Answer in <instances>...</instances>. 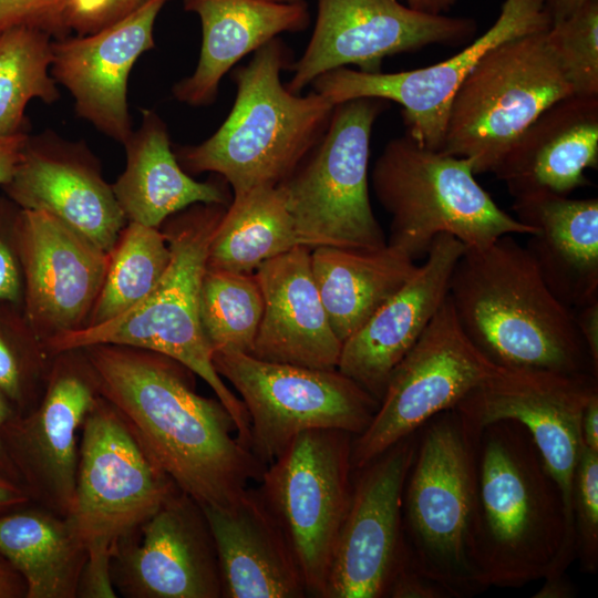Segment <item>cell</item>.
<instances>
[{
	"label": "cell",
	"instance_id": "22",
	"mask_svg": "<svg viewBox=\"0 0 598 598\" xmlns=\"http://www.w3.org/2000/svg\"><path fill=\"white\" fill-rule=\"evenodd\" d=\"M167 1L148 0L96 32L52 40L50 72L70 92L76 115L121 144L133 133L130 73L155 48L154 24Z\"/></svg>",
	"mask_w": 598,
	"mask_h": 598
},
{
	"label": "cell",
	"instance_id": "29",
	"mask_svg": "<svg viewBox=\"0 0 598 598\" xmlns=\"http://www.w3.org/2000/svg\"><path fill=\"white\" fill-rule=\"evenodd\" d=\"M123 145L126 165L112 188L127 221L161 228L192 205L230 204L224 186L197 182L182 168L166 123L155 111L142 110L138 130Z\"/></svg>",
	"mask_w": 598,
	"mask_h": 598
},
{
	"label": "cell",
	"instance_id": "32",
	"mask_svg": "<svg viewBox=\"0 0 598 598\" xmlns=\"http://www.w3.org/2000/svg\"><path fill=\"white\" fill-rule=\"evenodd\" d=\"M302 246L279 186L234 196L208 247L206 267L254 274L265 261Z\"/></svg>",
	"mask_w": 598,
	"mask_h": 598
},
{
	"label": "cell",
	"instance_id": "21",
	"mask_svg": "<svg viewBox=\"0 0 598 598\" xmlns=\"http://www.w3.org/2000/svg\"><path fill=\"white\" fill-rule=\"evenodd\" d=\"M2 187L20 209L45 212L106 252L127 224L86 143L64 140L51 130L29 136Z\"/></svg>",
	"mask_w": 598,
	"mask_h": 598
},
{
	"label": "cell",
	"instance_id": "49",
	"mask_svg": "<svg viewBox=\"0 0 598 598\" xmlns=\"http://www.w3.org/2000/svg\"><path fill=\"white\" fill-rule=\"evenodd\" d=\"M576 596V589L567 577L546 578L543 587L534 595L535 598H570Z\"/></svg>",
	"mask_w": 598,
	"mask_h": 598
},
{
	"label": "cell",
	"instance_id": "5",
	"mask_svg": "<svg viewBox=\"0 0 598 598\" xmlns=\"http://www.w3.org/2000/svg\"><path fill=\"white\" fill-rule=\"evenodd\" d=\"M226 207L195 204L167 218L161 227L171 249V261L152 292L116 318L54 337L45 347L55 355L93 344H118L178 361L210 386L233 416L237 439L250 450L247 410L216 372L199 318V288L208 247Z\"/></svg>",
	"mask_w": 598,
	"mask_h": 598
},
{
	"label": "cell",
	"instance_id": "45",
	"mask_svg": "<svg viewBox=\"0 0 598 598\" xmlns=\"http://www.w3.org/2000/svg\"><path fill=\"white\" fill-rule=\"evenodd\" d=\"M27 590L23 577L0 554V598H27Z\"/></svg>",
	"mask_w": 598,
	"mask_h": 598
},
{
	"label": "cell",
	"instance_id": "20",
	"mask_svg": "<svg viewBox=\"0 0 598 598\" xmlns=\"http://www.w3.org/2000/svg\"><path fill=\"white\" fill-rule=\"evenodd\" d=\"M14 229L24 318L45 346L50 339L86 324L110 252L41 210L19 208Z\"/></svg>",
	"mask_w": 598,
	"mask_h": 598
},
{
	"label": "cell",
	"instance_id": "41",
	"mask_svg": "<svg viewBox=\"0 0 598 598\" xmlns=\"http://www.w3.org/2000/svg\"><path fill=\"white\" fill-rule=\"evenodd\" d=\"M148 0H72L65 16L68 29L76 34L96 32L131 12Z\"/></svg>",
	"mask_w": 598,
	"mask_h": 598
},
{
	"label": "cell",
	"instance_id": "13",
	"mask_svg": "<svg viewBox=\"0 0 598 598\" xmlns=\"http://www.w3.org/2000/svg\"><path fill=\"white\" fill-rule=\"evenodd\" d=\"M597 393V377L591 373L497 365L454 408L478 430L495 421L514 420L532 435L560 489L565 509V546L549 577L564 576L576 558L571 496L584 446L580 420Z\"/></svg>",
	"mask_w": 598,
	"mask_h": 598
},
{
	"label": "cell",
	"instance_id": "38",
	"mask_svg": "<svg viewBox=\"0 0 598 598\" xmlns=\"http://www.w3.org/2000/svg\"><path fill=\"white\" fill-rule=\"evenodd\" d=\"M575 557L582 571L598 568V453L585 446L577 463L571 496Z\"/></svg>",
	"mask_w": 598,
	"mask_h": 598
},
{
	"label": "cell",
	"instance_id": "17",
	"mask_svg": "<svg viewBox=\"0 0 598 598\" xmlns=\"http://www.w3.org/2000/svg\"><path fill=\"white\" fill-rule=\"evenodd\" d=\"M81 349L55 354L43 395L3 426L6 452L30 501L70 516L82 424L99 396Z\"/></svg>",
	"mask_w": 598,
	"mask_h": 598
},
{
	"label": "cell",
	"instance_id": "4",
	"mask_svg": "<svg viewBox=\"0 0 598 598\" xmlns=\"http://www.w3.org/2000/svg\"><path fill=\"white\" fill-rule=\"evenodd\" d=\"M291 60L277 37L233 71L236 97L226 120L204 142L174 151L187 174L215 173L234 196L278 186L292 174L324 135L334 104L315 91L291 93L281 83Z\"/></svg>",
	"mask_w": 598,
	"mask_h": 598
},
{
	"label": "cell",
	"instance_id": "16",
	"mask_svg": "<svg viewBox=\"0 0 598 598\" xmlns=\"http://www.w3.org/2000/svg\"><path fill=\"white\" fill-rule=\"evenodd\" d=\"M550 25L545 0H505L492 27L444 61L393 73L338 68L322 73L311 85L334 105L357 97L400 104L405 133L422 146L441 151L454 95L481 58L505 41Z\"/></svg>",
	"mask_w": 598,
	"mask_h": 598
},
{
	"label": "cell",
	"instance_id": "35",
	"mask_svg": "<svg viewBox=\"0 0 598 598\" xmlns=\"http://www.w3.org/2000/svg\"><path fill=\"white\" fill-rule=\"evenodd\" d=\"M264 312L255 274L207 268L199 288V318L212 351L250 354Z\"/></svg>",
	"mask_w": 598,
	"mask_h": 598
},
{
	"label": "cell",
	"instance_id": "43",
	"mask_svg": "<svg viewBox=\"0 0 598 598\" xmlns=\"http://www.w3.org/2000/svg\"><path fill=\"white\" fill-rule=\"evenodd\" d=\"M574 313L594 371L598 374V299L576 309Z\"/></svg>",
	"mask_w": 598,
	"mask_h": 598
},
{
	"label": "cell",
	"instance_id": "7",
	"mask_svg": "<svg viewBox=\"0 0 598 598\" xmlns=\"http://www.w3.org/2000/svg\"><path fill=\"white\" fill-rule=\"evenodd\" d=\"M371 184L391 216L386 243L413 260L443 234L467 248L485 247L505 235L534 234L478 184L470 159L424 147L406 133L386 143Z\"/></svg>",
	"mask_w": 598,
	"mask_h": 598
},
{
	"label": "cell",
	"instance_id": "51",
	"mask_svg": "<svg viewBox=\"0 0 598 598\" xmlns=\"http://www.w3.org/2000/svg\"><path fill=\"white\" fill-rule=\"evenodd\" d=\"M457 0H406V4L430 14H447Z\"/></svg>",
	"mask_w": 598,
	"mask_h": 598
},
{
	"label": "cell",
	"instance_id": "30",
	"mask_svg": "<svg viewBox=\"0 0 598 598\" xmlns=\"http://www.w3.org/2000/svg\"><path fill=\"white\" fill-rule=\"evenodd\" d=\"M417 265L386 244L375 250L311 249V269L329 322L341 342L414 274Z\"/></svg>",
	"mask_w": 598,
	"mask_h": 598
},
{
	"label": "cell",
	"instance_id": "8",
	"mask_svg": "<svg viewBox=\"0 0 598 598\" xmlns=\"http://www.w3.org/2000/svg\"><path fill=\"white\" fill-rule=\"evenodd\" d=\"M178 489L99 395L81 427L69 516L87 551L78 598L117 597L109 573L116 545Z\"/></svg>",
	"mask_w": 598,
	"mask_h": 598
},
{
	"label": "cell",
	"instance_id": "25",
	"mask_svg": "<svg viewBox=\"0 0 598 598\" xmlns=\"http://www.w3.org/2000/svg\"><path fill=\"white\" fill-rule=\"evenodd\" d=\"M264 312L251 355L269 362L337 369L342 342L331 328L311 269L298 246L255 270Z\"/></svg>",
	"mask_w": 598,
	"mask_h": 598
},
{
	"label": "cell",
	"instance_id": "46",
	"mask_svg": "<svg viewBox=\"0 0 598 598\" xmlns=\"http://www.w3.org/2000/svg\"><path fill=\"white\" fill-rule=\"evenodd\" d=\"M582 445L598 453V393L586 404L580 420Z\"/></svg>",
	"mask_w": 598,
	"mask_h": 598
},
{
	"label": "cell",
	"instance_id": "2",
	"mask_svg": "<svg viewBox=\"0 0 598 598\" xmlns=\"http://www.w3.org/2000/svg\"><path fill=\"white\" fill-rule=\"evenodd\" d=\"M514 236L466 247L456 261L448 298L461 328L496 365L597 377L574 310L550 291Z\"/></svg>",
	"mask_w": 598,
	"mask_h": 598
},
{
	"label": "cell",
	"instance_id": "27",
	"mask_svg": "<svg viewBox=\"0 0 598 598\" xmlns=\"http://www.w3.org/2000/svg\"><path fill=\"white\" fill-rule=\"evenodd\" d=\"M515 218L534 230L525 246L550 291L574 311L598 299V199L547 192L514 197Z\"/></svg>",
	"mask_w": 598,
	"mask_h": 598
},
{
	"label": "cell",
	"instance_id": "9",
	"mask_svg": "<svg viewBox=\"0 0 598 598\" xmlns=\"http://www.w3.org/2000/svg\"><path fill=\"white\" fill-rule=\"evenodd\" d=\"M542 30L487 51L456 91L441 151L493 172L516 138L551 104L573 94Z\"/></svg>",
	"mask_w": 598,
	"mask_h": 598
},
{
	"label": "cell",
	"instance_id": "36",
	"mask_svg": "<svg viewBox=\"0 0 598 598\" xmlns=\"http://www.w3.org/2000/svg\"><path fill=\"white\" fill-rule=\"evenodd\" d=\"M0 316V391L17 414L40 402L55 355L37 338L25 318Z\"/></svg>",
	"mask_w": 598,
	"mask_h": 598
},
{
	"label": "cell",
	"instance_id": "42",
	"mask_svg": "<svg viewBox=\"0 0 598 598\" xmlns=\"http://www.w3.org/2000/svg\"><path fill=\"white\" fill-rule=\"evenodd\" d=\"M391 598H450L448 594L434 580L423 575L410 560L396 573L388 596Z\"/></svg>",
	"mask_w": 598,
	"mask_h": 598
},
{
	"label": "cell",
	"instance_id": "34",
	"mask_svg": "<svg viewBox=\"0 0 598 598\" xmlns=\"http://www.w3.org/2000/svg\"><path fill=\"white\" fill-rule=\"evenodd\" d=\"M52 38L29 27L0 34V136L27 133L25 107L33 99L53 104L60 99L51 75Z\"/></svg>",
	"mask_w": 598,
	"mask_h": 598
},
{
	"label": "cell",
	"instance_id": "50",
	"mask_svg": "<svg viewBox=\"0 0 598 598\" xmlns=\"http://www.w3.org/2000/svg\"><path fill=\"white\" fill-rule=\"evenodd\" d=\"M589 1L592 0H545V11L553 24L564 20Z\"/></svg>",
	"mask_w": 598,
	"mask_h": 598
},
{
	"label": "cell",
	"instance_id": "24",
	"mask_svg": "<svg viewBox=\"0 0 598 598\" xmlns=\"http://www.w3.org/2000/svg\"><path fill=\"white\" fill-rule=\"evenodd\" d=\"M202 507L217 551L221 598L308 596L289 538L258 489Z\"/></svg>",
	"mask_w": 598,
	"mask_h": 598
},
{
	"label": "cell",
	"instance_id": "37",
	"mask_svg": "<svg viewBox=\"0 0 598 598\" xmlns=\"http://www.w3.org/2000/svg\"><path fill=\"white\" fill-rule=\"evenodd\" d=\"M547 37L573 94L598 96V0L553 23Z\"/></svg>",
	"mask_w": 598,
	"mask_h": 598
},
{
	"label": "cell",
	"instance_id": "18",
	"mask_svg": "<svg viewBox=\"0 0 598 598\" xmlns=\"http://www.w3.org/2000/svg\"><path fill=\"white\" fill-rule=\"evenodd\" d=\"M416 432L353 471L351 499L333 548L323 598L388 596L408 558L402 496L415 455Z\"/></svg>",
	"mask_w": 598,
	"mask_h": 598
},
{
	"label": "cell",
	"instance_id": "23",
	"mask_svg": "<svg viewBox=\"0 0 598 598\" xmlns=\"http://www.w3.org/2000/svg\"><path fill=\"white\" fill-rule=\"evenodd\" d=\"M465 246L437 236L414 274L342 342L337 369L381 401L389 379L448 295L454 266Z\"/></svg>",
	"mask_w": 598,
	"mask_h": 598
},
{
	"label": "cell",
	"instance_id": "52",
	"mask_svg": "<svg viewBox=\"0 0 598 598\" xmlns=\"http://www.w3.org/2000/svg\"><path fill=\"white\" fill-rule=\"evenodd\" d=\"M266 1L277 2V3H297V2H302L306 0H266Z\"/></svg>",
	"mask_w": 598,
	"mask_h": 598
},
{
	"label": "cell",
	"instance_id": "10",
	"mask_svg": "<svg viewBox=\"0 0 598 598\" xmlns=\"http://www.w3.org/2000/svg\"><path fill=\"white\" fill-rule=\"evenodd\" d=\"M388 107L377 97L336 104L324 135L278 185L302 246L375 250L388 244L368 174L373 125Z\"/></svg>",
	"mask_w": 598,
	"mask_h": 598
},
{
	"label": "cell",
	"instance_id": "3",
	"mask_svg": "<svg viewBox=\"0 0 598 598\" xmlns=\"http://www.w3.org/2000/svg\"><path fill=\"white\" fill-rule=\"evenodd\" d=\"M566 540L560 489L527 429H480L473 561L486 588H518L554 574Z\"/></svg>",
	"mask_w": 598,
	"mask_h": 598
},
{
	"label": "cell",
	"instance_id": "26",
	"mask_svg": "<svg viewBox=\"0 0 598 598\" xmlns=\"http://www.w3.org/2000/svg\"><path fill=\"white\" fill-rule=\"evenodd\" d=\"M598 166V96L570 94L547 107L512 144L492 173L513 197L568 196L590 184Z\"/></svg>",
	"mask_w": 598,
	"mask_h": 598
},
{
	"label": "cell",
	"instance_id": "12",
	"mask_svg": "<svg viewBox=\"0 0 598 598\" xmlns=\"http://www.w3.org/2000/svg\"><path fill=\"white\" fill-rule=\"evenodd\" d=\"M353 436L333 429L298 434L267 465L257 488L289 538L308 597L323 598L333 548L349 508Z\"/></svg>",
	"mask_w": 598,
	"mask_h": 598
},
{
	"label": "cell",
	"instance_id": "19",
	"mask_svg": "<svg viewBox=\"0 0 598 598\" xmlns=\"http://www.w3.org/2000/svg\"><path fill=\"white\" fill-rule=\"evenodd\" d=\"M109 573L116 595L125 598H221L207 518L181 489L118 542Z\"/></svg>",
	"mask_w": 598,
	"mask_h": 598
},
{
	"label": "cell",
	"instance_id": "40",
	"mask_svg": "<svg viewBox=\"0 0 598 598\" xmlns=\"http://www.w3.org/2000/svg\"><path fill=\"white\" fill-rule=\"evenodd\" d=\"M8 203L0 199V302L23 301V278L16 241V218Z\"/></svg>",
	"mask_w": 598,
	"mask_h": 598
},
{
	"label": "cell",
	"instance_id": "15",
	"mask_svg": "<svg viewBox=\"0 0 598 598\" xmlns=\"http://www.w3.org/2000/svg\"><path fill=\"white\" fill-rule=\"evenodd\" d=\"M476 30L472 18L424 13L399 0H317L310 41L289 66L292 78L285 85L300 94L322 73L350 65L378 73L389 56L435 44L461 45Z\"/></svg>",
	"mask_w": 598,
	"mask_h": 598
},
{
	"label": "cell",
	"instance_id": "6",
	"mask_svg": "<svg viewBox=\"0 0 598 598\" xmlns=\"http://www.w3.org/2000/svg\"><path fill=\"white\" fill-rule=\"evenodd\" d=\"M480 430L456 409L416 432L402 496V525L411 563L450 598L484 591L473 561Z\"/></svg>",
	"mask_w": 598,
	"mask_h": 598
},
{
	"label": "cell",
	"instance_id": "33",
	"mask_svg": "<svg viewBox=\"0 0 598 598\" xmlns=\"http://www.w3.org/2000/svg\"><path fill=\"white\" fill-rule=\"evenodd\" d=\"M171 256L161 228L127 221L110 251L101 291L84 327L110 321L140 303L164 276Z\"/></svg>",
	"mask_w": 598,
	"mask_h": 598
},
{
	"label": "cell",
	"instance_id": "11",
	"mask_svg": "<svg viewBox=\"0 0 598 598\" xmlns=\"http://www.w3.org/2000/svg\"><path fill=\"white\" fill-rule=\"evenodd\" d=\"M212 360L238 392L250 421V451L265 466L305 431L361 434L379 408L378 400L338 369L269 362L233 350H216Z\"/></svg>",
	"mask_w": 598,
	"mask_h": 598
},
{
	"label": "cell",
	"instance_id": "14",
	"mask_svg": "<svg viewBox=\"0 0 598 598\" xmlns=\"http://www.w3.org/2000/svg\"><path fill=\"white\" fill-rule=\"evenodd\" d=\"M496 367L467 338L447 295L394 368L372 421L353 436V471L415 433L436 414L455 408Z\"/></svg>",
	"mask_w": 598,
	"mask_h": 598
},
{
	"label": "cell",
	"instance_id": "44",
	"mask_svg": "<svg viewBox=\"0 0 598 598\" xmlns=\"http://www.w3.org/2000/svg\"><path fill=\"white\" fill-rule=\"evenodd\" d=\"M29 138L28 133L0 136V185L12 176Z\"/></svg>",
	"mask_w": 598,
	"mask_h": 598
},
{
	"label": "cell",
	"instance_id": "39",
	"mask_svg": "<svg viewBox=\"0 0 598 598\" xmlns=\"http://www.w3.org/2000/svg\"><path fill=\"white\" fill-rule=\"evenodd\" d=\"M72 0H0V34L16 27L48 33L53 40L70 35L65 23Z\"/></svg>",
	"mask_w": 598,
	"mask_h": 598
},
{
	"label": "cell",
	"instance_id": "47",
	"mask_svg": "<svg viewBox=\"0 0 598 598\" xmlns=\"http://www.w3.org/2000/svg\"><path fill=\"white\" fill-rule=\"evenodd\" d=\"M16 414L17 412L13 405L6 398V395L0 391V474L20 484L19 476L6 452L3 440H2V430H3L4 424Z\"/></svg>",
	"mask_w": 598,
	"mask_h": 598
},
{
	"label": "cell",
	"instance_id": "1",
	"mask_svg": "<svg viewBox=\"0 0 598 598\" xmlns=\"http://www.w3.org/2000/svg\"><path fill=\"white\" fill-rule=\"evenodd\" d=\"M99 394L147 455L202 506L233 502L267 466L237 439L217 399L200 395L196 375L164 354L118 344L81 348Z\"/></svg>",
	"mask_w": 598,
	"mask_h": 598
},
{
	"label": "cell",
	"instance_id": "48",
	"mask_svg": "<svg viewBox=\"0 0 598 598\" xmlns=\"http://www.w3.org/2000/svg\"><path fill=\"white\" fill-rule=\"evenodd\" d=\"M30 501L24 488L0 474V514L28 504Z\"/></svg>",
	"mask_w": 598,
	"mask_h": 598
},
{
	"label": "cell",
	"instance_id": "31",
	"mask_svg": "<svg viewBox=\"0 0 598 598\" xmlns=\"http://www.w3.org/2000/svg\"><path fill=\"white\" fill-rule=\"evenodd\" d=\"M0 554L27 584V598H78L86 548L69 516L32 502L0 514Z\"/></svg>",
	"mask_w": 598,
	"mask_h": 598
},
{
	"label": "cell",
	"instance_id": "28",
	"mask_svg": "<svg viewBox=\"0 0 598 598\" xmlns=\"http://www.w3.org/2000/svg\"><path fill=\"white\" fill-rule=\"evenodd\" d=\"M202 25V47L195 71L172 87L173 96L190 106L215 102L224 75L244 56L285 32H302L310 24L306 1L183 0Z\"/></svg>",
	"mask_w": 598,
	"mask_h": 598
}]
</instances>
